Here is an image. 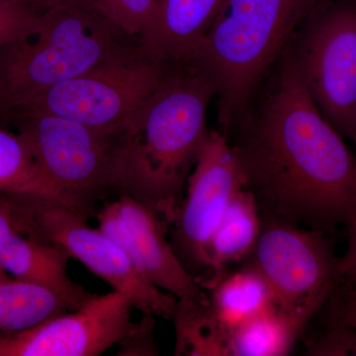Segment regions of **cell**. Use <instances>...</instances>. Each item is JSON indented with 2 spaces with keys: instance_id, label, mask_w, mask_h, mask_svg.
I'll return each instance as SVG.
<instances>
[{
  "instance_id": "1",
  "label": "cell",
  "mask_w": 356,
  "mask_h": 356,
  "mask_svg": "<svg viewBox=\"0 0 356 356\" xmlns=\"http://www.w3.org/2000/svg\"><path fill=\"white\" fill-rule=\"evenodd\" d=\"M307 90L294 55L235 149L266 219L332 233L356 211V159Z\"/></svg>"
},
{
  "instance_id": "2",
  "label": "cell",
  "mask_w": 356,
  "mask_h": 356,
  "mask_svg": "<svg viewBox=\"0 0 356 356\" xmlns=\"http://www.w3.org/2000/svg\"><path fill=\"white\" fill-rule=\"evenodd\" d=\"M216 88L188 63H177L121 136L116 191L172 225L189 172L207 138Z\"/></svg>"
},
{
  "instance_id": "3",
  "label": "cell",
  "mask_w": 356,
  "mask_h": 356,
  "mask_svg": "<svg viewBox=\"0 0 356 356\" xmlns=\"http://www.w3.org/2000/svg\"><path fill=\"white\" fill-rule=\"evenodd\" d=\"M140 44L91 0H64L41 13L32 35L0 48V116Z\"/></svg>"
},
{
  "instance_id": "4",
  "label": "cell",
  "mask_w": 356,
  "mask_h": 356,
  "mask_svg": "<svg viewBox=\"0 0 356 356\" xmlns=\"http://www.w3.org/2000/svg\"><path fill=\"white\" fill-rule=\"evenodd\" d=\"M325 0H224L197 49L186 60L214 84L219 121L228 128L252 89L299 25Z\"/></svg>"
},
{
  "instance_id": "5",
  "label": "cell",
  "mask_w": 356,
  "mask_h": 356,
  "mask_svg": "<svg viewBox=\"0 0 356 356\" xmlns=\"http://www.w3.org/2000/svg\"><path fill=\"white\" fill-rule=\"evenodd\" d=\"M14 227L33 240L65 250L95 275L123 293L143 314L173 318L178 300L156 287L134 266L128 255L102 229L90 228L88 217L50 198L2 194Z\"/></svg>"
},
{
  "instance_id": "6",
  "label": "cell",
  "mask_w": 356,
  "mask_h": 356,
  "mask_svg": "<svg viewBox=\"0 0 356 356\" xmlns=\"http://www.w3.org/2000/svg\"><path fill=\"white\" fill-rule=\"evenodd\" d=\"M175 64L142 44L123 57L49 88L6 118L55 115L122 136Z\"/></svg>"
},
{
  "instance_id": "7",
  "label": "cell",
  "mask_w": 356,
  "mask_h": 356,
  "mask_svg": "<svg viewBox=\"0 0 356 356\" xmlns=\"http://www.w3.org/2000/svg\"><path fill=\"white\" fill-rule=\"evenodd\" d=\"M60 202L88 217L93 203L116 191L121 136L49 114L13 119Z\"/></svg>"
},
{
  "instance_id": "8",
  "label": "cell",
  "mask_w": 356,
  "mask_h": 356,
  "mask_svg": "<svg viewBox=\"0 0 356 356\" xmlns=\"http://www.w3.org/2000/svg\"><path fill=\"white\" fill-rule=\"evenodd\" d=\"M250 266L266 278L274 306L305 331L331 294L337 261L327 236L280 220L264 219L250 254Z\"/></svg>"
},
{
  "instance_id": "9",
  "label": "cell",
  "mask_w": 356,
  "mask_h": 356,
  "mask_svg": "<svg viewBox=\"0 0 356 356\" xmlns=\"http://www.w3.org/2000/svg\"><path fill=\"white\" fill-rule=\"evenodd\" d=\"M294 55L300 76L327 120L353 139L356 124V0H325L307 20Z\"/></svg>"
},
{
  "instance_id": "10",
  "label": "cell",
  "mask_w": 356,
  "mask_h": 356,
  "mask_svg": "<svg viewBox=\"0 0 356 356\" xmlns=\"http://www.w3.org/2000/svg\"><path fill=\"white\" fill-rule=\"evenodd\" d=\"M172 225V248L197 280L207 270V247L236 192L247 187V177L235 149L222 133L211 131L193 172L187 178Z\"/></svg>"
},
{
  "instance_id": "11",
  "label": "cell",
  "mask_w": 356,
  "mask_h": 356,
  "mask_svg": "<svg viewBox=\"0 0 356 356\" xmlns=\"http://www.w3.org/2000/svg\"><path fill=\"white\" fill-rule=\"evenodd\" d=\"M132 301L123 293L92 295L72 313L0 339V356H96L120 343L131 327Z\"/></svg>"
},
{
  "instance_id": "12",
  "label": "cell",
  "mask_w": 356,
  "mask_h": 356,
  "mask_svg": "<svg viewBox=\"0 0 356 356\" xmlns=\"http://www.w3.org/2000/svg\"><path fill=\"white\" fill-rule=\"evenodd\" d=\"M97 221L98 228L159 289L178 301H195L206 296L198 281L178 259L172 243L166 241L165 225L139 201L120 195L97 213Z\"/></svg>"
},
{
  "instance_id": "13",
  "label": "cell",
  "mask_w": 356,
  "mask_h": 356,
  "mask_svg": "<svg viewBox=\"0 0 356 356\" xmlns=\"http://www.w3.org/2000/svg\"><path fill=\"white\" fill-rule=\"evenodd\" d=\"M72 257L65 250L23 235L14 227L3 195L0 194V264L16 280L36 283L57 293L70 311L92 294L67 276Z\"/></svg>"
},
{
  "instance_id": "14",
  "label": "cell",
  "mask_w": 356,
  "mask_h": 356,
  "mask_svg": "<svg viewBox=\"0 0 356 356\" xmlns=\"http://www.w3.org/2000/svg\"><path fill=\"white\" fill-rule=\"evenodd\" d=\"M222 2L158 0L156 20L143 46L168 62H186L205 37Z\"/></svg>"
},
{
  "instance_id": "15",
  "label": "cell",
  "mask_w": 356,
  "mask_h": 356,
  "mask_svg": "<svg viewBox=\"0 0 356 356\" xmlns=\"http://www.w3.org/2000/svg\"><path fill=\"white\" fill-rule=\"evenodd\" d=\"M262 226L257 198L247 187L236 192L224 216L211 236L207 247L208 277L204 286L210 287L226 273L229 264L250 257Z\"/></svg>"
},
{
  "instance_id": "16",
  "label": "cell",
  "mask_w": 356,
  "mask_h": 356,
  "mask_svg": "<svg viewBox=\"0 0 356 356\" xmlns=\"http://www.w3.org/2000/svg\"><path fill=\"white\" fill-rule=\"evenodd\" d=\"M209 288L211 312L229 332L274 306L271 288L250 264L236 273H225Z\"/></svg>"
},
{
  "instance_id": "17",
  "label": "cell",
  "mask_w": 356,
  "mask_h": 356,
  "mask_svg": "<svg viewBox=\"0 0 356 356\" xmlns=\"http://www.w3.org/2000/svg\"><path fill=\"white\" fill-rule=\"evenodd\" d=\"M70 311L49 288L11 278L0 282V339L31 329Z\"/></svg>"
},
{
  "instance_id": "18",
  "label": "cell",
  "mask_w": 356,
  "mask_h": 356,
  "mask_svg": "<svg viewBox=\"0 0 356 356\" xmlns=\"http://www.w3.org/2000/svg\"><path fill=\"white\" fill-rule=\"evenodd\" d=\"M304 330L275 306L229 332V356L289 355Z\"/></svg>"
},
{
  "instance_id": "19",
  "label": "cell",
  "mask_w": 356,
  "mask_h": 356,
  "mask_svg": "<svg viewBox=\"0 0 356 356\" xmlns=\"http://www.w3.org/2000/svg\"><path fill=\"white\" fill-rule=\"evenodd\" d=\"M323 329L309 344V355L356 356V284L337 275L327 301L320 309Z\"/></svg>"
},
{
  "instance_id": "20",
  "label": "cell",
  "mask_w": 356,
  "mask_h": 356,
  "mask_svg": "<svg viewBox=\"0 0 356 356\" xmlns=\"http://www.w3.org/2000/svg\"><path fill=\"white\" fill-rule=\"evenodd\" d=\"M173 321L175 355L229 356V331L213 315L207 297L178 301Z\"/></svg>"
},
{
  "instance_id": "21",
  "label": "cell",
  "mask_w": 356,
  "mask_h": 356,
  "mask_svg": "<svg viewBox=\"0 0 356 356\" xmlns=\"http://www.w3.org/2000/svg\"><path fill=\"white\" fill-rule=\"evenodd\" d=\"M0 194H26L60 202L19 133L0 128Z\"/></svg>"
},
{
  "instance_id": "22",
  "label": "cell",
  "mask_w": 356,
  "mask_h": 356,
  "mask_svg": "<svg viewBox=\"0 0 356 356\" xmlns=\"http://www.w3.org/2000/svg\"><path fill=\"white\" fill-rule=\"evenodd\" d=\"M103 16L143 41L156 20L158 0H91Z\"/></svg>"
},
{
  "instance_id": "23",
  "label": "cell",
  "mask_w": 356,
  "mask_h": 356,
  "mask_svg": "<svg viewBox=\"0 0 356 356\" xmlns=\"http://www.w3.org/2000/svg\"><path fill=\"white\" fill-rule=\"evenodd\" d=\"M41 13L17 0H0V48L30 36Z\"/></svg>"
},
{
  "instance_id": "24",
  "label": "cell",
  "mask_w": 356,
  "mask_h": 356,
  "mask_svg": "<svg viewBox=\"0 0 356 356\" xmlns=\"http://www.w3.org/2000/svg\"><path fill=\"white\" fill-rule=\"evenodd\" d=\"M154 316L143 314V318L133 323L127 336L120 341L119 355H158L154 339Z\"/></svg>"
},
{
  "instance_id": "25",
  "label": "cell",
  "mask_w": 356,
  "mask_h": 356,
  "mask_svg": "<svg viewBox=\"0 0 356 356\" xmlns=\"http://www.w3.org/2000/svg\"><path fill=\"white\" fill-rule=\"evenodd\" d=\"M348 240L346 254L339 257L337 275L356 284V211L348 226Z\"/></svg>"
},
{
  "instance_id": "26",
  "label": "cell",
  "mask_w": 356,
  "mask_h": 356,
  "mask_svg": "<svg viewBox=\"0 0 356 356\" xmlns=\"http://www.w3.org/2000/svg\"><path fill=\"white\" fill-rule=\"evenodd\" d=\"M21 3L25 4V6L31 7L35 10L39 11V13H43V11L48 10L51 7L57 6L64 0H17Z\"/></svg>"
},
{
  "instance_id": "27",
  "label": "cell",
  "mask_w": 356,
  "mask_h": 356,
  "mask_svg": "<svg viewBox=\"0 0 356 356\" xmlns=\"http://www.w3.org/2000/svg\"><path fill=\"white\" fill-rule=\"evenodd\" d=\"M11 278H13V276L9 275V274L6 273V269L0 264V282L11 280Z\"/></svg>"
},
{
  "instance_id": "28",
  "label": "cell",
  "mask_w": 356,
  "mask_h": 356,
  "mask_svg": "<svg viewBox=\"0 0 356 356\" xmlns=\"http://www.w3.org/2000/svg\"><path fill=\"white\" fill-rule=\"evenodd\" d=\"M351 140H353V143H355V159H356V124H355V133H353V139H351Z\"/></svg>"
}]
</instances>
